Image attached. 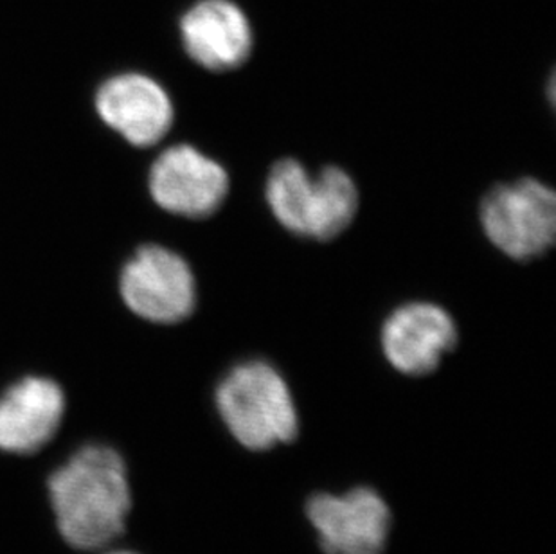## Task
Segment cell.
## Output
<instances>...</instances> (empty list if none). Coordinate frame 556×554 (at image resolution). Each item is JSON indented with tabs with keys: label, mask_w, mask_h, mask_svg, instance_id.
<instances>
[{
	"label": "cell",
	"mask_w": 556,
	"mask_h": 554,
	"mask_svg": "<svg viewBox=\"0 0 556 554\" xmlns=\"http://www.w3.org/2000/svg\"><path fill=\"white\" fill-rule=\"evenodd\" d=\"M268 207L285 229L305 238L326 241L352 225L358 210V189L337 166L309 175L295 159H283L268 173Z\"/></svg>",
	"instance_id": "3957f363"
},
{
	"label": "cell",
	"mask_w": 556,
	"mask_h": 554,
	"mask_svg": "<svg viewBox=\"0 0 556 554\" xmlns=\"http://www.w3.org/2000/svg\"><path fill=\"white\" fill-rule=\"evenodd\" d=\"M111 554H136V553H126V551H119V553H111Z\"/></svg>",
	"instance_id": "7c38bea8"
},
{
	"label": "cell",
	"mask_w": 556,
	"mask_h": 554,
	"mask_svg": "<svg viewBox=\"0 0 556 554\" xmlns=\"http://www.w3.org/2000/svg\"><path fill=\"white\" fill-rule=\"evenodd\" d=\"M150 193L164 211L186 218H207L229 193L226 167L189 144L159 155L150 172Z\"/></svg>",
	"instance_id": "52a82bcc"
},
{
	"label": "cell",
	"mask_w": 556,
	"mask_h": 554,
	"mask_svg": "<svg viewBox=\"0 0 556 554\" xmlns=\"http://www.w3.org/2000/svg\"><path fill=\"white\" fill-rule=\"evenodd\" d=\"M98 112L106 125L136 147H152L168 134L174 105L166 90L144 74H122L98 92Z\"/></svg>",
	"instance_id": "30bf717a"
},
{
	"label": "cell",
	"mask_w": 556,
	"mask_h": 554,
	"mask_svg": "<svg viewBox=\"0 0 556 554\" xmlns=\"http://www.w3.org/2000/svg\"><path fill=\"white\" fill-rule=\"evenodd\" d=\"M186 53L207 71H235L254 46L251 22L231 0H200L180 21Z\"/></svg>",
	"instance_id": "9c48e42d"
},
{
	"label": "cell",
	"mask_w": 556,
	"mask_h": 554,
	"mask_svg": "<svg viewBox=\"0 0 556 554\" xmlns=\"http://www.w3.org/2000/svg\"><path fill=\"white\" fill-rule=\"evenodd\" d=\"M125 303L142 319L174 325L193 314L197 282L185 257L159 245L142 247L122 276Z\"/></svg>",
	"instance_id": "8992f818"
},
{
	"label": "cell",
	"mask_w": 556,
	"mask_h": 554,
	"mask_svg": "<svg viewBox=\"0 0 556 554\" xmlns=\"http://www.w3.org/2000/svg\"><path fill=\"white\" fill-rule=\"evenodd\" d=\"M60 533L78 550H98L116 539L130 512L125 463L109 446L79 450L49 479Z\"/></svg>",
	"instance_id": "6da1fadb"
},
{
	"label": "cell",
	"mask_w": 556,
	"mask_h": 554,
	"mask_svg": "<svg viewBox=\"0 0 556 554\" xmlns=\"http://www.w3.org/2000/svg\"><path fill=\"white\" fill-rule=\"evenodd\" d=\"M65 398L59 383L31 377L16 383L0 400V449L29 454L42 449L59 429Z\"/></svg>",
	"instance_id": "8fae6325"
},
{
	"label": "cell",
	"mask_w": 556,
	"mask_h": 554,
	"mask_svg": "<svg viewBox=\"0 0 556 554\" xmlns=\"http://www.w3.org/2000/svg\"><path fill=\"white\" fill-rule=\"evenodd\" d=\"M306 520L325 554H383L393 528V513L371 487L319 492L305 504Z\"/></svg>",
	"instance_id": "5b68a950"
},
{
	"label": "cell",
	"mask_w": 556,
	"mask_h": 554,
	"mask_svg": "<svg viewBox=\"0 0 556 554\" xmlns=\"http://www.w3.org/2000/svg\"><path fill=\"white\" fill-rule=\"evenodd\" d=\"M456 344V323L438 304H404L383 323V356L405 377L431 375Z\"/></svg>",
	"instance_id": "ba28073f"
},
{
	"label": "cell",
	"mask_w": 556,
	"mask_h": 554,
	"mask_svg": "<svg viewBox=\"0 0 556 554\" xmlns=\"http://www.w3.org/2000/svg\"><path fill=\"white\" fill-rule=\"evenodd\" d=\"M216 413L232 440L249 452H268L300 435V411L283 375L267 361L231 367L216 386Z\"/></svg>",
	"instance_id": "7a4b0ae2"
},
{
	"label": "cell",
	"mask_w": 556,
	"mask_h": 554,
	"mask_svg": "<svg viewBox=\"0 0 556 554\" xmlns=\"http://www.w3.org/2000/svg\"><path fill=\"white\" fill-rule=\"evenodd\" d=\"M481 224L506 256L517 262L535 260L555 243V191L535 178L501 184L484 197Z\"/></svg>",
	"instance_id": "277c9868"
}]
</instances>
